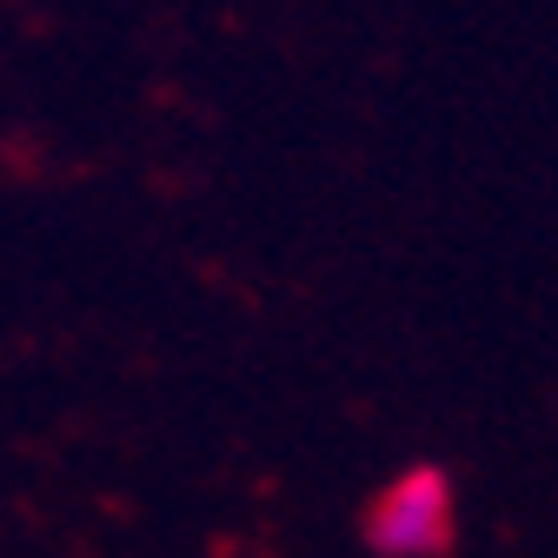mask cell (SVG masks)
I'll return each instance as SVG.
<instances>
[{
    "instance_id": "6da1fadb",
    "label": "cell",
    "mask_w": 558,
    "mask_h": 558,
    "mask_svg": "<svg viewBox=\"0 0 558 558\" xmlns=\"http://www.w3.org/2000/svg\"><path fill=\"white\" fill-rule=\"evenodd\" d=\"M366 538L386 558L439 551L446 545V485L433 472H412V478L386 485V493L373 499V512H366Z\"/></svg>"
}]
</instances>
